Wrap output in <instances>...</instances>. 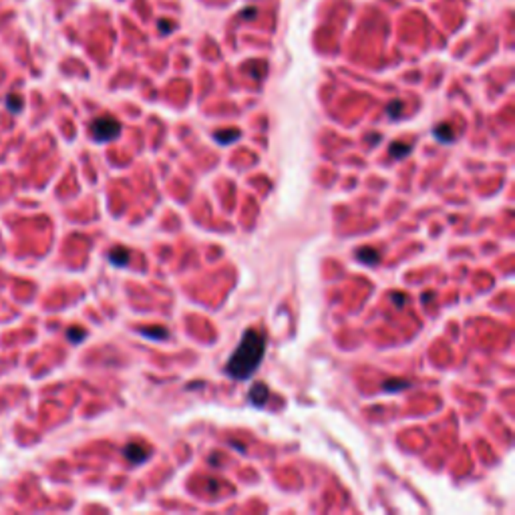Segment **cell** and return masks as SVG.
Returning a JSON list of instances; mask_svg holds the SVG:
<instances>
[{
  "mask_svg": "<svg viewBox=\"0 0 515 515\" xmlns=\"http://www.w3.org/2000/svg\"><path fill=\"white\" fill-rule=\"evenodd\" d=\"M109 260H111V264H115V266H127L129 264V250L125 248H113L111 252H109Z\"/></svg>",
  "mask_w": 515,
  "mask_h": 515,
  "instance_id": "7",
  "label": "cell"
},
{
  "mask_svg": "<svg viewBox=\"0 0 515 515\" xmlns=\"http://www.w3.org/2000/svg\"><path fill=\"white\" fill-rule=\"evenodd\" d=\"M123 455L127 457L131 463L137 465V463H141V461H145V459H147V449H145L143 445H137V443H129L127 447L123 449Z\"/></svg>",
  "mask_w": 515,
  "mask_h": 515,
  "instance_id": "3",
  "label": "cell"
},
{
  "mask_svg": "<svg viewBox=\"0 0 515 515\" xmlns=\"http://www.w3.org/2000/svg\"><path fill=\"white\" fill-rule=\"evenodd\" d=\"M67 336H69L71 342H83V338L87 336V333H85L83 328H78V326H73V328H69Z\"/></svg>",
  "mask_w": 515,
  "mask_h": 515,
  "instance_id": "13",
  "label": "cell"
},
{
  "mask_svg": "<svg viewBox=\"0 0 515 515\" xmlns=\"http://www.w3.org/2000/svg\"><path fill=\"white\" fill-rule=\"evenodd\" d=\"M412 151V145L409 143H399V141H395L392 145H390V149H388V154L392 159H399V157H405V155H409Z\"/></svg>",
  "mask_w": 515,
  "mask_h": 515,
  "instance_id": "10",
  "label": "cell"
},
{
  "mask_svg": "<svg viewBox=\"0 0 515 515\" xmlns=\"http://www.w3.org/2000/svg\"><path fill=\"white\" fill-rule=\"evenodd\" d=\"M433 135L437 137L441 143H449L455 139V133H453V127L449 123H441L437 127L433 129Z\"/></svg>",
  "mask_w": 515,
  "mask_h": 515,
  "instance_id": "6",
  "label": "cell"
},
{
  "mask_svg": "<svg viewBox=\"0 0 515 515\" xmlns=\"http://www.w3.org/2000/svg\"><path fill=\"white\" fill-rule=\"evenodd\" d=\"M139 333L145 336V338H154V340H163L169 336V330L163 328V326H151V328H139Z\"/></svg>",
  "mask_w": 515,
  "mask_h": 515,
  "instance_id": "9",
  "label": "cell"
},
{
  "mask_svg": "<svg viewBox=\"0 0 515 515\" xmlns=\"http://www.w3.org/2000/svg\"><path fill=\"white\" fill-rule=\"evenodd\" d=\"M213 137H216L218 143L228 145V143H232V141H235V139L240 137V131H238V129H222V131H216Z\"/></svg>",
  "mask_w": 515,
  "mask_h": 515,
  "instance_id": "8",
  "label": "cell"
},
{
  "mask_svg": "<svg viewBox=\"0 0 515 515\" xmlns=\"http://www.w3.org/2000/svg\"><path fill=\"white\" fill-rule=\"evenodd\" d=\"M266 355V336L256 328L246 330L238 348L226 364V375L233 381H246L258 370Z\"/></svg>",
  "mask_w": 515,
  "mask_h": 515,
  "instance_id": "1",
  "label": "cell"
},
{
  "mask_svg": "<svg viewBox=\"0 0 515 515\" xmlns=\"http://www.w3.org/2000/svg\"><path fill=\"white\" fill-rule=\"evenodd\" d=\"M89 131L97 143H107V141H113L121 135V123L111 115H101V117L93 119Z\"/></svg>",
  "mask_w": 515,
  "mask_h": 515,
  "instance_id": "2",
  "label": "cell"
},
{
  "mask_svg": "<svg viewBox=\"0 0 515 515\" xmlns=\"http://www.w3.org/2000/svg\"><path fill=\"white\" fill-rule=\"evenodd\" d=\"M392 298L397 300V304H399V306H403V304H405V300H407L405 296H399V294H392Z\"/></svg>",
  "mask_w": 515,
  "mask_h": 515,
  "instance_id": "16",
  "label": "cell"
},
{
  "mask_svg": "<svg viewBox=\"0 0 515 515\" xmlns=\"http://www.w3.org/2000/svg\"><path fill=\"white\" fill-rule=\"evenodd\" d=\"M6 105H8V109H10L12 113H19V111L23 109V99H21L19 95H10Z\"/></svg>",
  "mask_w": 515,
  "mask_h": 515,
  "instance_id": "14",
  "label": "cell"
},
{
  "mask_svg": "<svg viewBox=\"0 0 515 515\" xmlns=\"http://www.w3.org/2000/svg\"><path fill=\"white\" fill-rule=\"evenodd\" d=\"M250 403L252 405H256V407H262L264 403H266V399H268V386L264 385V383H258V385L252 386V390H250Z\"/></svg>",
  "mask_w": 515,
  "mask_h": 515,
  "instance_id": "5",
  "label": "cell"
},
{
  "mask_svg": "<svg viewBox=\"0 0 515 515\" xmlns=\"http://www.w3.org/2000/svg\"><path fill=\"white\" fill-rule=\"evenodd\" d=\"M409 383L407 381H401V379H395V381H386L383 383V388L388 390V392H397V390H403V388H407Z\"/></svg>",
  "mask_w": 515,
  "mask_h": 515,
  "instance_id": "11",
  "label": "cell"
},
{
  "mask_svg": "<svg viewBox=\"0 0 515 515\" xmlns=\"http://www.w3.org/2000/svg\"><path fill=\"white\" fill-rule=\"evenodd\" d=\"M357 258H359V262L362 264H366V266H377L379 262H381V254H379V250H375V248H361V250H357Z\"/></svg>",
  "mask_w": 515,
  "mask_h": 515,
  "instance_id": "4",
  "label": "cell"
},
{
  "mask_svg": "<svg viewBox=\"0 0 515 515\" xmlns=\"http://www.w3.org/2000/svg\"><path fill=\"white\" fill-rule=\"evenodd\" d=\"M174 26H171V21H159V30H163V32H169Z\"/></svg>",
  "mask_w": 515,
  "mask_h": 515,
  "instance_id": "15",
  "label": "cell"
},
{
  "mask_svg": "<svg viewBox=\"0 0 515 515\" xmlns=\"http://www.w3.org/2000/svg\"><path fill=\"white\" fill-rule=\"evenodd\" d=\"M386 113H388V117H390V119H399V117H401V113H403V103H401V101H392V103L388 105Z\"/></svg>",
  "mask_w": 515,
  "mask_h": 515,
  "instance_id": "12",
  "label": "cell"
}]
</instances>
